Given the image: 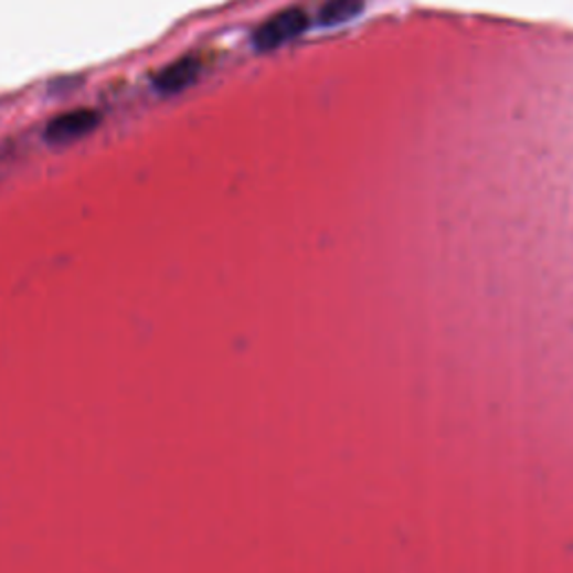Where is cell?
Masks as SVG:
<instances>
[{"label": "cell", "mask_w": 573, "mask_h": 573, "mask_svg": "<svg viewBox=\"0 0 573 573\" xmlns=\"http://www.w3.org/2000/svg\"><path fill=\"white\" fill-rule=\"evenodd\" d=\"M99 121H102V117L97 110H91V108L70 110V113L54 117L47 124L45 139L50 144H70V141H76L81 137L95 132L99 128Z\"/></svg>", "instance_id": "7a4b0ae2"}, {"label": "cell", "mask_w": 573, "mask_h": 573, "mask_svg": "<svg viewBox=\"0 0 573 573\" xmlns=\"http://www.w3.org/2000/svg\"><path fill=\"white\" fill-rule=\"evenodd\" d=\"M365 8V0H327L318 12V23L322 28H337L354 21Z\"/></svg>", "instance_id": "277c9868"}, {"label": "cell", "mask_w": 573, "mask_h": 573, "mask_svg": "<svg viewBox=\"0 0 573 573\" xmlns=\"http://www.w3.org/2000/svg\"><path fill=\"white\" fill-rule=\"evenodd\" d=\"M200 74H202V61L198 56H182L169 65H163L155 74L152 84L161 95H178L191 88L200 78Z\"/></svg>", "instance_id": "3957f363"}, {"label": "cell", "mask_w": 573, "mask_h": 573, "mask_svg": "<svg viewBox=\"0 0 573 573\" xmlns=\"http://www.w3.org/2000/svg\"><path fill=\"white\" fill-rule=\"evenodd\" d=\"M309 28V17L298 10L289 8L274 17H269L256 32H254V45L261 52H272L276 47H283L285 43L298 39Z\"/></svg>", "instance_id": "6da1fadb"}]
</instances>
